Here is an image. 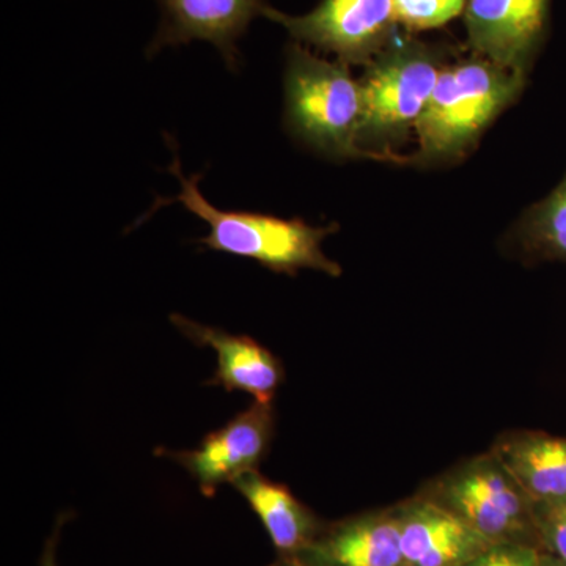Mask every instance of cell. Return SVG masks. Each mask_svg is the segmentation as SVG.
<instances>
[{
    "label": "cell",
    "mask_w": 566,
    "mask_h": 566,
    "mask_svg": "<svg viewBox=\"0 0 566 566\" xmlns=\"http://www.w3.org/2000/svg\"><path fill=\"white\" fill-rule=\"evenodd\" d=\"M290 560L307 566H405L394 506L324 527L311 546Z\"/></svg>",
    "instance_id": "cell-12"
},
{
    "label": "cell",
    "mask_w": 566,
    "mask_h": 566,
    "mask_svg": "<svg viewBox=\"0 0 566 566\" xmlns=\"http://www.w3.org/2000/svg\"><path fill=\"white\" fill-rule=\"evenodd\" d=\"M161 11L158 31L147 46L148 57L167 48L192 41L210 43L230 71L241 65L238 43L255 18L262 17L264 0H155Z\"/></svg>",
    "instance_id": "cell-8"
},
{
    "label": "cell",
    "mask_w": 566,
    "mask_h": 566,
    "mask_svg": "<svg viewBox=\"0 0 566 566\" xmlns=\"http://www.w3.org/2000/svg\"><path fill=\"white\" fill-rule=\"evenodd\" d=\"M285 123L297 140L337 159L375 158L360 147L363 87L342 62L290 44L285 55Z\"/></svg>",
    "instance_id": "cell-2"
},
{
    "label": "cell",
    "mask_w": 566,
    "mask_h": 566,
    "mask_svg": "<svg viewBox=\"0 0 566 566\" xmlns=\"http://www.w3.org/2000/svg\"><path fill=\"white\" fill-rule=\"evenodd\" d=\"M534 506L542 549L566 562V499Z\"/></svg>",
    "instance_id": "cell-17"
},
{
    "label": "cell",
    "mask_w": 566,
    "mask_h": 566,
    "mask_svg": "<svg viewBox=\"0 0 566 566\" xmlns=\"http://www.w3.org/2000/svg\"><path fill=\"white\" fill-rule=\"evenodd\" d=\"M419 494L455 513L493 545L543 551L534 502L491 450L431 480Z\"/></svg>",
    "instance_id": "cell-4"
},
{
    "label": "cell",
    "mask_w": 566,
    "mask_h": 566,
    "mask_svg": "<svg viewBox=\"0 0 566 566\" xmlns=\"http://www.w3.org/2000/svg\"><path fill=\"white\" fill-rule=\"evenodd\" d=\"M232 486L262 520L271 542L283 558H296L322 534V521L297 501L289 488L266 479L259 471L241 475Z\"/></svg>",
    "instance_id": "cell-14"
},
{
    "label": "cell",
    "mask_w": 566,
    "mask_h": 566,
    "mask_svg": "<svg viewBox=\"0 0 566 566\" xmlns=\"http://www.w3.org/2000/svg\"><path fill=\"white\" fill-rule=\"evenodd\" d=\"M539 553L532 546L499 543L461 566H538Z\"/></svg>",
    "instance_id": "cell-18"
},
{
    "label": "cell",
    "mask_w": 566,
    "mask_h": 566,
    "mask_svg": "<svg viewBox=\"0 0 566 566\" xmlns=\"http://www.w3.org/2000/svg\"><path fill=\"white\" fill-rule=\"evenodd\" d=\"M170 172L180 181L181 191L172 200H159L156 207L181 203L202 219L210 233L200 243L216 252L253 260L273 273L296 275L301 270H315L338 277L340 264L323 252V243L337 232V223L314 227L301 219H281L252 211H227L212 207L200 192V175L185 177L180 159L174 151Z\"/></svg>",
    "instance_id": "cell-1"
},
{
    "label": "cell",
    "mask_w": 566,
    "mask_h": 566,
    "mask_svg": "<svg viewBox=\"0 0 566 566\" xmlns=\"http://www.w3.org/2000/svg\"><path fill=\"white\" fill-rule=\"evenodd\" d=\"M438 61L416 43H394L368 63L363 87L359 140L390 144L420 120L441 76Z\"/></svg>",
    "instance_id": "cell-5"
},
{
    "label": "cell",
    "mask_w": 566,
    "mask_h": 566,
    "mask_svg": "<svg viewBox=\"0 0 566 566\" xmlns=\"http://www.w3.org/2000/svg\"><path fill=\"white\" fill-rule=\"evenodd\" d=\"M55 536H57V534H54V536H52V538L50 539V543H48V547L46 551H44L43 562H41V566H57L55 565L54 558Z\"/></svg>",
    "instance_id": "cell-20"
},
{
    "label": "cell",
    "mask_w": 566,
    "mask_h": 566,
    "mask_svg": "<svg viewBox=\"0 0 566 566\" xmlns=\"http://www.w3.org/2000/svg\"><path fill=\"white\" fill-rule=\"evenodd\" d=\"M275 566H307V565L301 564V562H297V560H290V558H283L282 564L275 565Z\"/></svg>",
    "instance_id": "cell-21"
},
{
    "label": "cell",
    "mask_w": 566,
    "mask_h": 566,
    "mask_svg": "<svg viewBox=\"0 0 566 566\" xmlns=\"http://www.w3.org/2000/svg\"><path fill=\"white\" fill-rule=\"evenodd\" d=\"M170 322L186 338L199 346H210L218 356V368L208 385L227 392L252 395L259 403H273L285 378L282 363L270 349L248 335H233L174 314Z\"/></svg>",
    "instance_id": "cell-11"
},
{
    "label": "cell",
    "mask_w": 566,
    "mask_h": 566,
    "mask_svg": "<svg viewBox=\"0 0 566 566\" xmlns=\"http://www.w3.org/2000/svg\"><path fill=\"white\" fill-rule=\"evenodd\" d=\"M468 0H394L395 17L412 31L441 28L465 10Z\"/></svg>",
    "instance_id": "cell-16"
},
{
    "label": "cell",
    "mask_w": 566,
    "mask_h": 566,
    "mask_svg": "<svg viewBox=\"0 0 566 566\" xmlns=\"http://www.w3.org/2000/svg\"><path fill=\"white\" fill-rule=\"evenodd\" d=\"M538 566H566V562L554 556V554L542 551V553H539Z\"/></svg>",
    "instance_id": "cell-19"
},
{
    "label": "cell",
    "mask_w": 566,
    "mask_h": 566,
    "mask_svg": "<svg viewBox=\"0 0 566 566\" xmlns=\"http://www.w3.org/2000/svg\"><path fill=\"white\" fill-rule=\"evenodd\" d=\"M549 0H468L465 25L474 50L502 69L526 73L545 28Z\"/></svg>",
    "instance_id": "cell-10"
},
{
    "label": "cell",
    "mask_w": 566,
    "mask_h": 566,
    "mask_svg": "<svg viewBox=\"0 0 566 566\" xmlns=\"http://www.w3.org/2000/svg\"><path fill=\"white\" fill-rule=\"evenodd\" d=\"M262 17L282 25L296 43L331 52L345 65L374 61L398 24L394 0H322L297 17L268 6Z\"/></svg>",
    "instance_id": "cell-6"
},
{
    "label": "cell",
    "mask_w": 566,
    "mask_h": 566,
    "mask_svg": "<svg viewBox=\"0 0 566 566\" xmlns=\"http://www.w3.org/2000/svg\"><path fill=\"white\" fill-rule=\"evenodd\" d=\"M491 452L515 476L534 505L566 499V438L539 431H509Z\"/></svg>",
    "instance_id": "cell-13"
},
{
    "label": "cell",
    "mask_w": 566,
    "mask_h": 566,
    "mask_svg": "<svg viewBox=\"0 0 566 566\" xmlns=\"http://www.w3.org/2000/svg\"><path fill=\"white\" fill-rule=\"evenodd\" d=\"M524 73L472 59L441 71L430 103L417 122L423 163L460 158L490 123L520 95Z\"/></svg>",
    "instance_id": "cell-3"
},
{
    "label": "cell",
    "mask_w": 566,
    "mask_h": 566,
    "mask_svg": "<svg viewBox=\"0 0 566 566\" xmlns=\"http://www.w3.org/2000/svg\"><path fill=\"white\" fill-rule=\"evenodd\" d=\"M274 427L273 403L255 401L229 423L208 434L197 449L159 450V455L177 461L199 483L202 493L211 497L219 486L232 485L241 475L259 471L270 452Z\"/></svg>",
    "instance_id": "cell-7"
},
{
    "label": "cell",
    "mask_w": 566,
    "mask_h": 566,
    "mask_svg": "<svg viewBox=\"0 0 566 566\" xmlns=\"http://www.w3.org/2000/svg\"><path fill=\"white\" fill-rule=\"evenodd\" d=\"M405 566H461L493 546L449 509L417 494L394 506Z\"/></svg>",
    "instance_id": "cell-9"
},
{
    "label": "cell",
    "mask_w": 566,
    "mask_h": 566,
    "mask_svg": "<svg viewBox=\"0 0 566 566\" xmlns=\"http://www.w3.org/2000/svg\"><path fill=\"white\" fill-rule=\"evenodd\" d=\"M516 238L521 251L531 260L566 262V175L545 200L523 216Z\"/></svg>",
    "instance_id": "cell-15"
}]
</instances>
